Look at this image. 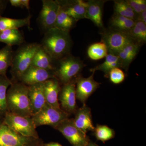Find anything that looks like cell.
Here are the masks:
<instances>
[{"instance_id":"f546056e","label":"cell","mask_w":146,"mask_h":146,"mask_svg":"<svg viewBox=\"0 0 146 146\" xmlns=\"http://www.w3.org/2000/svg\"><path fill=\"white\" fill-rule=\"evenodd\" d=\"M88 56L92 60H97L106 57L108 54L106 45L103 42L94 43L87 50Z\"/></svg>"},{"instance_id":"7402d4cb","label":"cell","mask_w":146,"mask_h":146,"mask_svg":"<svg viewBox=\"0 0 146 146\" xmlns=\"http://www.w3.org/2000/svg\"><path fill=\"white\" fill-rule=\"evenodd\" d=\"M31 16L22 19H14L0 16V31L19 29L20 28L30 26Z\"/></svg>"},{"instance_id":"484cf974","label":"cell","mask_w":146,"mask_h":146,"mask_svg":"<svg viewBox=\"0 0 146 146\" xmlns=\"http://www.w3.org/2000/svg\"><path fill=\"white\" fill-rule=\"evenodd\" d=\"M76 21L68 15L59 6V10L54 27L65 31L70 32L75 27Z\"/></svg>"},{"instance_id":"5bb4252c","label":"cell","mask_w":146,"mask_h":146,"mask_svg":"<svg viewBox=\"0 0 146 146\" xmlns=\"http://www.w3.org/2000/svg\"><path fill=\"white\" fill-rule=\"evenodd\" d=\"M59 6L76 22L86 17L88 3L82 0L57 1Z\"/></svg>"},{"instance_id":"44dd1931","label":"cell","mask_w":146,"mask_h":146,"mask_svg":"<svg viewBox=\"0 0 146 146\" xmlns=\"http://www.w3.org/2000/svg\"><path fill=\"white\" fill-rule=\"evenodd\" d=\"M0 42L7 46H21L25 42V35L19 29L0 31Z\"/></svg>"},{"instance_id":"4fadbf2b","label":"cell","mask_w":146,"mask_h":146,"mask_svg":"<svg viewBox=\"0 0 146 146\" xmlns=\"http://www.w3.org/2000/svg\"><path fill=\"white\" fill-rule=\"evenodd\" d=\"M56 78L54 71L49 70L31 66L21 78L20 81L27 85L43 83L50 79Z\"/></svg>"},{"instance_id":"cb8c5ba5","label":"cell","mask_w":146,"mask_h":146,"mask_svg":"<svg viewBox=\"0 0 146 146\" xmlns=\"http://www.w3.org/2000/svg\"><path fill=\"white\" fill-rule=\"evenodd\" d=\"M135 23L132 19L114 14L110 21V28L128 33Z\"/></svg>"},{"instance_id":"e0dca14e","label":"cell","mask_w":146,"mask_h":146,"mask_svg":"<svg viewBox=\"0 0 146 146\" xmlns=\"http://www.w3.org/2000/svg\"><path fill=\"white\" fill-rule=\"evenodd\" d=\"M61 86V84L56 78L50 79L44 82L46 102L58 109H61L58 99Z\"/></svg>"},{"instance_id":"ba28073f","label":"cell","mask_w":146,"mask_h":146,"mask_svg":"<svg viewBox=\"0 0 146 146\" xmlns=\"http://www.w3.org/2000/svg\"><path fill=\"white\" fill-rule=\"evenodd\" d=\"M70 115L61 109H58L47 103L31 118L36 127L42 125L50 126L54 128Z\"/></svg>"},{"instance_id":"ffe728a7","label":"cell","mask_w":146,"mask_h":146,"mask_svg":"<svg viewBox=\"0 0 146 146\" xmlns=\"http://www.w3.org/2000/svg\"><path fill=\"white\" fill-rule=\"evenodd\" d=\"M56 63L57 61L54 60L41 45L35 55L31 65L44 70L54 71Z\"/></svg>"},{"instance_id":"9a60e30c","label":"cell","mask_w":146,"mask_h":146,"mask_svg":"<svg viewBox=\"0 0 146 146\" xmlns=\"http://www.w3.org/2000/svg\"><path fill=\"white\" fill-rule=\"evenodd\" d=\"M29 86V97L32 116L39 112L46 104L44 91V82Z\"/></svg>"},{"instance_id":"e575fe53","label":"cell","mask_w":146,"mask_h":146,"mask_svg":"<svg viewBox=\"0 0 146 146\" xmlns=\"http://www.w3.org/2000/svg\"><path fill=\"white\" fill-rule=\"evenodd\" d=\"M9 1L7 0H0V16L4 12L6 9Z\"/></svg>"},{"instance_id":"836d02e7","label":"cell","mask_w":146,"mask_h":146,"mask_svg":"<svg viewBox=\"0 0 146 146\" xmlns=\"http://www.w3.org/2000/svg\"><path fill=\"white\" fill-rule=\"evenodd\" d=\"M126 1L128 5L133 9L137 15L142 12L137 3V0H129Z\"/></svg>"},{"instance_id":"d590c367","label":"cell","mask_w":146,"mask_h":146,"mask_svg":"<svg viewBox=\"0 0 146 146\" xmlns=\"http://www.w3.org/2000/svg\"><path fill=\"white\" fill-rule=\"evenodd\" d=\"M136 21H141L146 25V10L142 11L137 15Z\"/></svg>"},{"instance_id":"f1b7e54d","label":"cell","mask_w":146,"mask_h":146,"mask_svg":"<svg viewBox=\"0 0 146 146\" xmlns=\"http://www.w3.org/2000/svg\"><path fill=\"white\" fill-rule=\"evenodd\" d=\"M115 14L136 21L137 15L127 3L126 1H114Z\"/></svg>"},{"instance_id":"ac0fdd59","label":"cell","mask_w":146,"mask_h":146,"mask_svg":"<svg viewBox=\"0 0 146 146\" xmlns=\"http://www.w3.org/2000/svg\"><path fill=\"white\" fill-rule=\"evenodd\" d=\"M104 1H89L85 18L91 20L95 25L102 29H104L103 21V9Z\"/></svg>"},{"instance_id":"4dcf8cb0","label":"cell","mask_w":146,"mask_h":146,"mask_svg":"<svg viewBox=\"0 0 146 146\" xmlns=\"http://www.w3.org/2000/svg\"><path fill=\"white\" fill-rule=\"evenodd\" d=\"M93 132L97 140L104 143L114 138L115 135L114 129L106 125H97Z\"/></svg>"},{"instance_id":"277c9868","label":"cell","mask_w":146,"mask_h":146,"mask_svg":"<svg viewBox=\"0 0 146 146\" xmlns=\"http://www.w3.org/2000/svg\"><path fill=\"white\" fill-rule=\"evenodd\" d=\"M85 65L79 57L69 55L57 61L55 76L61 85L74 81Z\"/></svg>"},{"instance_id":"83f0119b","label":"cell","mask_w":146,"mask_h":146,"mask_svg":"<svg viewBox=\"0 0 146 146\" xmlns=\"http://www.w3.org/2000/svg\"><path fill=\"white\" fill-rule=\"evenodd\" d=\"M129 34L136 43L141 45L146 42V25L141 21H136Z\"/></svg>"},{"instance_id":"2e32d148","label":"cell","mask_w":146,"mask_h":146,"mask_svg":"<svg viewBox=\"0 0 146 146\" xmlns=\"http://www.w3.org/2000/svg\"><path fill=\"white\" fill-rule=\"evenodd\" d=\"M74 114L73 122L78 128L86 134L88 131H94L95 127L92 121L91 109L86 104L78 109Z\"/></svg>"},{"instance_id":"8fae6325","label":"cell","mask_w":146,"mask_h":146,"mask_svg":"<svg viewBox=\"0 0 146 146\" xmlns=\"http://www.w3.org/2000/svg\"><path fill=\"white\" fill-rule=\"evenodd\" d=\"M60 107L69 115L74 114L77 110L76 92V80L61 85L58 97Z\"/></svg>"},{"instance_id":"30bf717a","label":"cell","mask_w":146,"mask_h":146,"mask_svg":"<svg viewBox=\"0 0 146 146\" xmlns=\"http://www.w3.org/2000/svg\"><path fill=\"white\" fill-rule=\"evenodd\" d=\"M42 8L37 22L41 31L44 33L54 27L59 5L57 1L43 0Z\"/></svg>"},{"instance_id":"7a4b0ae2","label":"cell","mask_w":146,"mask_h":146,"mask_svg":"<svg viewBox=\"0 0 146 146\" xmlns=\"http://www.w3.org/2000/svg\"><path fill=\"white\" fill-rule=\"evenodd\" d=\"M7 107L8 112L32 117L29 86L21 82H12L7 93Z\"/></svg>"},{"instance_id":"9c48e42d","label":"cell","mask_w":146,"mask_h":146,"mask_svg":"<svg viewBox=\"0 0 146 146\" xmlns=\"http://www.w3.org/2000/svg\"><path fill=\"white\" fill-rule=\"evenodd\" d=\"M54 129L62 133L73 146H86L90 141L86 133L76 126L73 119L64 120Z\"/></svg>"},{"instance_id":"3957f363","label":"cell","mask_w":146,"mask_h":146,"mask_svg":"<svg viewBox=\"0 0 146 146\" xmlns=\"http://www.w3.org/2000/svg\"><path fill=\"white\" fill-rule=\"evenodd\" d=\"M40 46L38 43L25 42L14 51L10 71L12 82L20 81L24 73L31 66L35 55Z\"/></svg>"},{"instance_id":"52a82bcc","label":"cell","mask_w":146,"mask_h":146,"mask_svg":"<svg viewBox=\"0 0 146 146\" xmlns=\"http://www.w3.org/2000/svg\"><path fill=\"white\" fill-rule=\"evenodd\" d=\"M101 35L102 41L106 45L108 54L116 55H118L119 52L127 45L136 42L128 33L111 28L103 30Z\"/></svg>"},{"instance_id":"f35d334b","label":"cell","mask_w":146,"mask_h":146,"mask_svg":"<svg viewBox=\"0 0 146 146\" xmlns=\"http://www.w3.org/2000/svg\"><path fill=\"white\" fill-rule=\"evenodd\" d=\"M86 146H99L97 144L95 143L94 142L91 141H89V143Z\"/></svg>"},{"instance_id":"8d00e7d4","label":"cell","mask_w":146,"mask_h":146,"mask_svg":"<svg viewBox=\"0 0 146 146\" xmlns=\"http://www.w3.org/2000/svg\"><path fill=\"white\" fill-rule=\"evenodd\" d=\"M137 3L141 11L146 10V1L145 0H137Z\"/></svg>"},{"instance_id":"8992f818","label":"cell","mask_w":146,"mask_h":146,"mask_svg":"<svg viewBox=\"0 0 146 146\" xmlns=\"http://www.w3.org/2000/svg\"><path fill=\"white\" fill-rule=\"evenodd\" d=\"M3 119L9 127L22 136L39 138L31 117H24L7 112Z\"/></svg>"},{"instance_id":"603a6c76","label":"cell","mask_w":146,"mask_h":146,"mask_svg":"<svg viewBox=\"0 0 146 146\" xmlns=\"http://www.w3.org/2000/svg\"><path fill=\"white\" fill-rule=\"evenodd\" d=\"M121 68L120 60L118 55L108 54L104 62L90 70L91 72L101 71L104 73L106 78H108L110 71L114 68Z\"/></svg>"},{"instance_id":"6da1fadb","label":"cell","mask_w":146,"mask_h":146,"mask_svg":"<svg viewBox=\"0 0 146 146\" xmlns=\"http://www.w3.org/2000/svg\"><path fill=\"white\" fill-rule=\"evenodd\" d=\"M44 34L40 44L54 60L57 62L71 54L73 43L70 32L53 28Z\"/></svg>"},{"instance_id":"74e56055","label":"cell","mask_w":146,"mask_h":146,"mask_svg":"<svg viewBox=\"0 0 146 146\" xmlns=\"http://www.w3.org/2000/svg\"><path fill=\"white\" fill-rule=\"evenodd\" d=\"M44 145L45 146H63L59 143L54 142L45 143Z\"/></svg>"},{"instance_id":"4316f807","label":"cell","mask_w":146,"mask_h":146,"mask_svg":"<svg viewBox=\"0 0 146 146\" xmlns=\"http://www.w3.org/2000/svg\"><path fill=\"white\" fill-rule=\"evenodd\" d=\"M12 82L7 76L0 75V118H3L7 112V93Z\"/></svg>"},{"instance_id":"5b68a950","label":"cell","mask_w":146,"mask_h":146,"mask_svg":"<svg viewBox=\"0 0 146 146\" xmlns=\"http://www.w3.org/2000/svg\"><path fill=\"white\" fill-rule=\"evenodd\" d=\"M42 139L22 136L6 125L0 118V146H45Z\"/></svg>"},{"instance_id":"d6986e66","label":"cell","mask_w":146,"mask_h":146,"mask_svg":"<svg viewBox=\"0 0 146 146\" xmlns=\"http://www.w3.org/2000/svg\"><path fill=\"white\" fill-rule=\"evenodd\" d=\"M141 46L136 42L131 43L118 54L121 68L127 71L129 65L138 54Z\"/></svg>"},{"instance_id":"d4e9b609","label":"cell","mask_w":146,"mask_h":146,"mask_svg":"<svg viewBox=\"0 0 146 146\" xmlns=\"http://www.w3.org/2000/svg\"><path fill=\"white\" fill-rule=\"evenodd\" d=\"M14 52L12 47L7 45L0 50V75L7 76V72L12 64Z\"/></svg>"},{"instance_id":"1f68e13d","label":"cell","mask_w":146,"mask_h":146,"mask_svg":"<svg viewBox=\"0 0 146 146\" xmlns=\"http://www.w3.org/2000/svg\"><path fill=\"white\" fill-rule=\"evenodd\" d=\"M110 81L114 84L122 83L125 78V73L121 69L116 68L110 71L108 76Z\"/></svg>"},{"instance_id":"d6a6232c","label":"cell","mask_w":146,"mask_h":146,"mask_svg":"<svg viewBox=\"0 0 146 146\" xmlns=\"http://www.w3.org/2000/svg\"><path fill=\"white\" fill-rule=\"evenodd\" d=\"M9 2L11 6L20 8H25L30 9V1L29 0H10Z\"/></svg>"},{"instance_id":"7c38bea8","label":"cell","mask_w":146,"mask_h":146,"mask_svg":"<svg viewBox=\"0 0 146 146\" xmlns=\"http://www.w3.org/2000/svg\"><path fill=\"white\" fill-rule=\"evenodd\" d=\"M92 72L89 77L85 78L79 75L76 79V97L83 104H85L87 100L100 87L101 84L95 81V72Z\"/></svg>"}]
</instances>
